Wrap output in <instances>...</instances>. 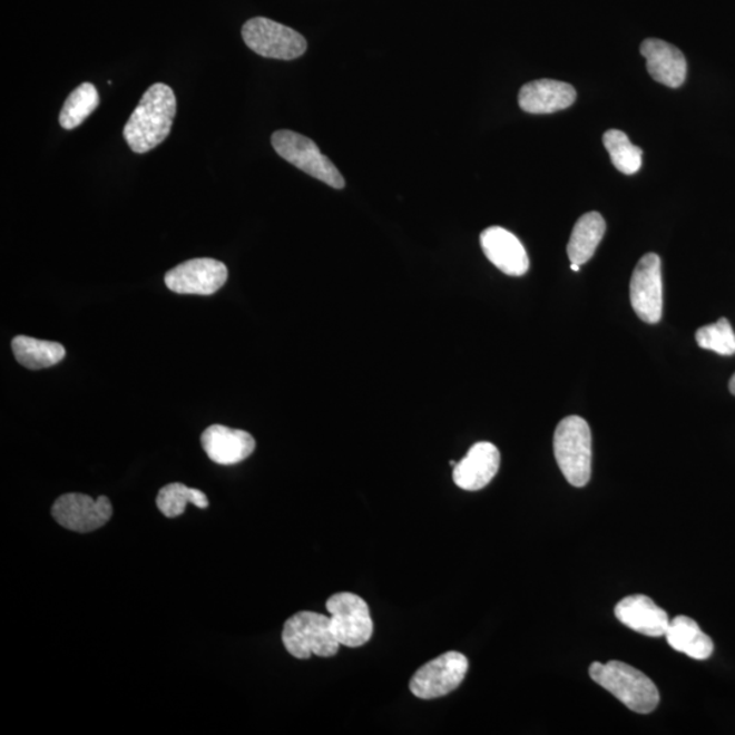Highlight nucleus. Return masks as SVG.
<instances>
[{
	"label": "nucleus",
	"instance_id": "obj_1",
	"mask_svg": "<svg viewBox=\"0 0 735 735\" xmlns=\"http://www.w3.org/2000/svg\"><path fill=\"white\" fill-rule=\"evenodd\" d=\"M176 107V96L168 85L155 84L145 91L122 131L134 153L144 155L167 139Z\"/></svg>",
	"mask_w": 735,
	"mask_h": 735
},
{
	"label": "nucleus",
	"instance_id": "obj_2",
	"mask_svg": "<svg viewBox=\"0 0 735 735\" xmlns=\"http://www.w3.org/2000/svg\"><path fill=\"white\" fill-rule=\"evenodd\" d=\"M588 672L594 682L610 692L630 710L649 714L657 709L660 700L657 686L635 667L620 660H610L605 665L594 661Z\"/></svg>",
	"mask_w": 735,
	"mask_h": 735
},
{
	"label": "nucleus",
	"instance_id": "obj_3",
	"mask_svg": "<svg viewBox=\"0 0 735 735\" xmlns=\"http://www.w3.org/2000/svg\"><path fill=\"white\" fill-rule=\"evenodd\" d=\"M591 429L579 415H569L557 425L553 450L557 464L572 487L584 488L591 478Z\"/></svg>",
	"mask_w": 735,
	"mask_h": 735
},
{
	"label": "nucleus",
	"instance_id": "obj_4",
	"mask_svg": "<svg viewBox=\"0 0 735 735\" xmlns=\"http://www.w3.org/2000/svg\"><path fill=\"white\" fill-rule=\"evenodd\" d=\"M282 643L286 651L297 659H308L312 655L334 657L341 646L331 628V618L316 611H298L287 618L282 630Z\"/></svg>",
	"mask_w": 735,
	"mask_h": 735
},
{
	"label": "nucleus",
	"instance_id": "obj_5",
	"mask_svg": "<svg viewBox=\"0 0 735 735\" xmlns=\"http://www.w3.org/2000/svg\"><path fill=\"white\" fill-rule=\"evenodd\" d=\"M272 145L282 158L305 171L306 175L336 189L345 187V179L340 170L326 156L322 155L314 140L302 134L281 130L273 134Z\"/></svg>",
	"mask_w": 735,
	"mask_h": 735
},
{
	"label": "nucleus",
	"instance_id": "obj_6",
	"mask_svg": "<svg viewBox=\"0 0 735 735\" xmlns=\"http://www.w3.org/2000/svg\"><path fill=\"white\" fill-rule=\"evenodd\" d=\"M242 35L245 45L261 57L293 60L306 51L302 35L268 18L256 17L245 22Z\"/></svg>",
	"mask_w": 735,
	"mask_h": 735
},
{
	"label": "nucleus",
	"instance_id": "obj_7",
	"mask_svg": "<svg viewBox=\"0 0 735 735\" xmlns=\"http://www.w3.org/2000/svg\"><path fill=\"white\" fill-rule=\"evenodd\" d=\"M331 628L341 646L361 647L371 640L373 621L365 600L353 592H339L326 602Z\"/></svg>",
	"mask_w": 735,
	"mask_h": 735
},
{
	"label": "nucleus",
	"instance_id": "obj_8",
	"mask_svg": "<svg viewBox=\"0 0 735 735\" xmlns=\"http://www.w3.org/2000/svg\"><path fill=\"white\" fill-rule=\"evenodd\" d=\"M469 670V660L463 654L449 651L428 661L410 679V690L415 697L431 700L455 690Z\"/></svg>",
	"mask_w": 735,
	"mask_h": 735
},
{
	"label": "nucleus",
	"instance_id": "obj_9",
	"mask_svg": "<svg viewBox=\"0 0 735 735\" xmlns=\"http://www.w3.org/2000/svg\"><path fill=\"white\" fill-rule=\"evenodd\" d=\"M630 304L643 322L657 324L664 312V281L661 262L657 254L641 257L629 284Z\"/></svg>",
	"mask_w": 735,
	"mask_h": 735
},
{
	"label": "nucleus",
	"instance_id": "obj_10",
	"mask_svg": "<svg viewBox=\"0 0 735 735\" xmlns=\"http://www.w3.org/2000/svg\"><path fill=\"white\" fill-rule=\"evenodd\" d=\"M51 513L65 529L85 535L106 526L114 508L107 496L94 499L88 494L67 493L53 502Z\"/></svg>",
	"mask_w": 735,
	"mask_h": 735
},
{
	"label": "nucleus",
	"instance_id": "obj_11",
	"mask_svg": "<svg viewBox=\"0 0 735 735\" xmlns=\"http://www.w3.org/2000/svg\"><path fill=\"white\" fill-rule=\"evenodd\" d=\"M228 280V268L223 262L212 257H198L182 263L165 274V285L179 294L210 296L220 290Z\"/></svg>",
	"mask_w": 735,
	"mask_h": 735
},
{
	"label": "nucleus",
	"instance_id": "obj_12",
	"mask_svg": "<svg viewBox=\"0 0 735 735\" xmlns=\"http://www.w3.org/2000/svg\"><path fill=\"white\" fill-rule=\"evenodd\" d=\"M480 242L483 254L500 272L511 277H522L529 272V255L513 233L501 226H490L481 233Z\"/></svg>",
	"mask_w": 735,
	"mask_h": 735
},
{
	"label": "nucleus",
	"instance_id": "obj_13",
	"mask_svg": "<svg viewBox=\"0 0 735 735\" xmlns=\"http://www.w3.org/2000/svg\"><path fill=\"white\" fill-rule=\"evenodd\" d=\"M500 451L489 441L476 443L461 462L453 468V482L457 487L476 492L492 482L500 469Z\"/></svg>",
	"mask_w": 735,
	"mask_h": 735
},
{
	"label": "nucleus",
	"instance_id": "obj_14",
	"mask_svg": "<svg viewBox=\"0 0 735 735\" xmlns=\"http://www.w3.org/2000/svg\"><path fill=\"white\" fill-rule=\"evenodd\" d=\"M206 455L214 463L223 465L237 464L253 455L255 439L242 429L224 425H212L200 437Z\"/></svg>",
	"mask_w": 735,
	"mask_h": 735
},
{
	"label": "nucleus",
	"instance_id": "obj_15",
	"mask_svg": "<svg viewBox=\"0 0 735 735\" xmlns=\"http://www.w3.org/2000/svg\"><path fill=\"white\" fill-rule=\"evenodd\" d=\"M615 615L625 627L651 637L664 636L670 624L667 612L643 594L620 600L616 605Z\"/></svg>",
	"mask_w": 735,
	"mask_h": 735
},
{
	"label": "nucleus",
	"instance_id": "obj_16",
	"mask_svg": "<svg viewBox=\"0 0 735 735\" xmlns=\"http://www.w3.org/2000/svg\"><path fill=\"white\" fill-rule=\"evenodd\" d=\"M575 100L574 86L555 79H538L519 91V107L532 115L559 112L571 107Z\"/></svg>",
	"mask_w": 735,
	"mask_h": 735
},
{
	"label": "nucleus",
	"instance_id": "obj_17",
	"mask_svg": "<svg viewBox=\"0 0 735 735\" xmlns=\"http://www.w3.org/2000/svg\"><path fill=\"white\" fill-rule=\"evenodd\" d=\"M640 53L647 60V71L655 81L679 88L685 82L686 59L677 47L664 40L647 39L641 42Z\"/></svg>",
	"mask_w": 735,
	"mask_h": 735
},
{
	"label": "nucleus",
	"instance_id": "obj_18",
	"mask_svg": "<svg viewBox=\"0 0 735 735\" xmlns=\"http://www.w3.org/2000/svg\"><path fill=\"white\" fill-rule=\"evenodd\" d=\"M665 636L672 648L690 658L706 660L714 653L713 639L689 617L677 616L670 620Z\"/></svg>",
	"mask_w": 735,
	"mask_h": 735
},
{
	"label": "nucleus",
	"instance_id": "obj_19",
	"mask_svg": "<svg viewBox=\"0 0 735 735\" xmlns=\"http://www.w3.org/2000/svg\"><path fill=\"white\" fill-rule=\"evenodd\" d=\"M606 232V223L597 212L586 213L575 224L571 238H569L567 253L569 261L576 265H585L591 259L602 242Z\"/></svg>",
	"mask_w": 735,
	"mask_h": 735
},
{
	"label": "nucleus",
	"instance_id": "obj_20",
	"mask_svg": "<svg viewBox=\"0 0 735 735\" xmlns=\"http://www.w3.org/2000/svg\"><path fill=\"white\" fill-rule=\"evenodd\" d=\"M11 349L18 363L32 371L57 365L66 357L65 347L60 343L30 339L27 335L16 336Z\"/></svg>",
	"mask_w": 735,
	"mask_h": 735
},
{
	"label": "nucleus",
	"instance_id": "obj_21",
	"mask_svg": "<svg viewBox=\"0 0 735 735\" xmlns=\"http://www.w3.org/2000/svg\"><path fill=\"white\" fill-rule=\"evenodd\" d=\"M100 104V96L94 84L79 85L67 97L63 108L60 110L59 122L65 130H74L89 118Z\"/></svg>",
	"mask_w": 735,
	"mask_h": 735
},
{
	"label": "nucleus",
	"instance_id": "obj_22",
	"mask_svg": "<svg viewBox=\"0 0 735 735\" xmlns=\"http://www.w3.org/2000/svg\"><path fill=\"white\" fill-rule=\"evenodd\" d=\"M158 510L167 518H177L186 511L187 504L205 510L208 507L207 496L199 489L188 488L180 482L169 483L159 490L157 496Z\"/></svg>",
	"mask_w": 735,
	"mask_h": 735
},
{
	"label": "nucleus",
	"instance_id": "obj_23",
	"mask_svg": "<svg viewBox=\"0 0 735 735\" xmlns=\"http://www.w3.org/2000/svg\"><path fill=\"white\" fill-rule=\"evenodd\" d=\"M604 146L608 150L611 164L624 175H635L641 168L643 150L630 143L627 134L609 130L604 134Z\"/></svg>",
	"mask_w": 735,
	"mask_h": 735
},
{
	"label": "nucleus",
	"instance_id": "obj_24",
	"mask_svg": "<svg viewBox=\"0 0 735 735\" xmlns=\"http://www.w3.org/2000/svg\"><path fill=\"white\" fill-rule=\"evenodd\" d=\"M696 342L702 349L721 355L735 354V334L731 322L721 317L718 322L697 330Z\"/></svg>",
	"mask_w": 735,
	"mask_h": 735
},
{
	"label": "nucleus",
	"instance_id": "obj_25",
	"mask_svg": "<svg viewBox=\"0 0 735 735\" xmlns=\"http://www.w3.org/2000/svg\"><path fill=\"white\" fill-rule=\"evenodd\" d=\"M728 389H731L732 394L735 395V373L731 380V383H728Z\"/></svg>",
	"mask_w": 735,
	"mask_h": 735
},
{
	"label": "nucleus",
	"instance_id": "obj_26",
	"mask_svg": "<svg viewBox=\"0 0 735 735\" xmlns=\"http://www.w3.org/2000/svg\"><path fill=\"white\" fill-rule=\"evenodd\" d=\"M571 268L574 270V272H579L580 266L576 265V263H572Z\"/></svg>",
	"mask_w": 735,
	"mask_h": 735
}]
</instances>
